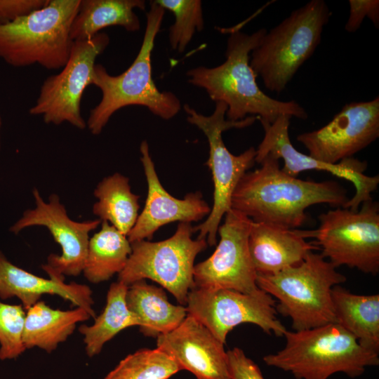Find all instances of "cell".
Returning a JSON list of instances; mask_svg holds the SVG:
<instances>
[{
    "mask_svg": "<svg viewBox=\"0 0 379 379\" xmlns=\"http://www.w3.org/2000/svg\"><path fill=\"white\" fill-rule=\"evenodd\" d=\"M260 167L246 172L232 197L231 207L261 222L295 230L306 219L305 210L327 204L343 208L349 200L346 190L333 180H303L284 172L279 160L265 156Z\"/></svg>",
    "mask_w": 379,
    "mask_h": 379,
    "instance_id": "obj_1",
    "label": "cell"
},
{
    "mask_svg": "<svg viewBox=\"0 0 379 379\" xmlns=\"http://www.w3.org/2000/svg\"><path fill=\"white\" fill-rule=\"evenodd\" d=\"M265 28L251 34L234 29L227 39L225 61L214 67L199 66L187 72L188 82L204 88L210 98L227 106V119L239 121L248 116L272 123L279 116L307 119L305 109L294 100L274 99L260 90L250 66V53L261 43Z\"/></svg>",
    "mask_w": 379,
    "mask_h": 379,
    "instance_id": "obj_2",
    "label": "cell"
},
{
    "mask_svg": "<svg viewBox=\"0 0 379 379\" xmlns=\"http://www.w3.org/2000/svg\"><path fill=\"white\" fill-rule=\"evenodd\" d=\"M165 10L154 1L146 14L145 31L140 51L131 66L119 75H111L101 64H95L91 85L102 93L100 101L90 110L86 128L93 135L102 131L112 116L130 105L146 107L153 114L168 120L181 109L172 92L159 91L152 74L151 55Z\"/></svg>",
    "mask_w": 379,
    "mask_h": 379,
    "instance_id": "obj_3",
    "label": "cell"
},
{
    "mask_svg": "<svg viewBox=\"0 0 379 379\" xmlns=\"http://www.w3.org/2000/svg\"><path fill=\"white\" fill-rule=\"evenodd\" d=\"M282 350L263 361L296 379H328L335 373L360 376L366 367L378 366V353L362 347L338 323L298 331H286Z\"/></svg>",
    "mask_w": 379,
    "mask_h": 379,
    "instance_id": "obj_4",
    "label": "cell"
},
{
    "mask_svg": "<svg viewBox=\"0 0 379 379\" xmlns=\"http://www.w3.org/2000/svg\"><path fill=\"white\" fill-rule=\"evenodd\" d=\"M346 281L321 254L309 253L298 265L272 274H257L259 288L277 299V312L290 317L295 331L337 323L333 286Z\"/></svg>",
    "mask_w": 379,
    "mask_h": 379,
    "instance_id": "obj_5",
    "label": "cell"
},
{
    "mask_svg": "<svg viewBox=\"0 0 379 379\" xmlns=\"http://www.w3.org/2000/svg\"><path fill=\"white\" fill-rule=\"evenodd\" d=\"M331 15L324 1L312 0L267 31L249 64L267 90L280 93L286 88L314 53Z\"/></svg>",
    "mask_w": 379,
    "mask_h": 379,
    "instance_id": "obj_6",
    "label": "cell"
},
{
    "mask_svg": "<svg viewBox=\"0 0 379 379\" xmlns=\"http://www.w3.org/2000/svg\"><path fill=\"white\" fill-rule=\"evenodd\" d=\"M80 1L48 0L42 8L0 25V58L15 67L62 69L70 54V27Z\"/></svg>",
    "mask_w": 379,
    "mask_h": 379,
    "instance_id": "obj_7",
    "label": "cell"
},
{
    "mask_svg": "<svg viewBox=\"0 0 379 379\" xmlns=\"http://www.w3.org/2000/svg\"><path fill=\"white\" fill-rule=\"evenodd\" d=\"M187 121L198 127L207 138L209 157L206 164L209 168L213 182V204L206 220L193 227L199 232L197 239H205L212 246L217 244L218 230L225 215L232 208L233 192L242 176L255 162L256 149L248 148L239 155L232 154L222 138V132L231 128H242L251 126L258 118L248 116L239 121L225 119L227 106L215 102L212 114L198 113L189 105H184Z\"/></svg>",
    "mask_w": 379,
    "mask_h": 379,
    "instance_id": "obj_8",
    "label": "cell"
},
{
    "mask_svg": "<svg viewBox=\"0 0 379 379\" xmlns=\"http://www.w3.org/2000/svg\"><path fill=\"white\" fill-rule=\"evenodd\" d=\"M191 223L181 222L169 238L156 242L131 243V253L118 281L129 286L149 279L169 291L181 305L194 287L193 272L197 255L207 247L205 239H193Z\"/></svg>",
    "mask_w": 379,
    "mask_h": 379,
    "instance_id": "obj_9",
    "label": "cell"
},
{
    "mask_svg": "<svg viewBox=\"0 0 379 379\" xmlns=\"http://www.w3.org/2000/svg\"><path fill=\"white\" fill-rule=\"evenodd\" d=\"M315 230H300L335 267L346 265L366 274L379 272V206L373 199L357 211L338 207L321 213Z\"/></svg>",
    "mask_w": 379,
    "mask_h": 379,
    "instance_id": "obj_10",
    "label": "cell"
},
{
    "mask_svg": "<svg viewBox=\"0 0 379 379\" xmlns=\"http://www.w3.org/2000/svg\"><path fill=\"white\" fill-rule=\"evenodd\" d=\"M109 44V36L105 32L89 39L74 41L66 64L59 73L44 81L29 114L41 116L47 124L67 122L77 128H86V121L81 112L82 96L92 84L97 58Z\"/></svg>",
    "mask_w": 379,
    "mask_h": 379,
    "instance_id": "obj_11",
    "label": "cell"
},
{
    "mask_svg": "<svg viewBox=\"0 0 379 379\" xmlns=\"http://www.w3.org/2000/svg\"><path fill=\"white\" fill-rule=\"evenodd\" d=\"M186 310L225 344L229 332L251 323L264 332L284 336L286 329L277 317L275 300L260 288L250 293L226 288L194 287L187 295Z\"/></svg>",
    "mask_w": 379,
    "mask_h": 379,
    "instance_id": "obj_12",
    "label": "cell"
},
{
    "mask_svg": "<svg viewBox=\"0 0 379 379\" xmlns=\"http://www.w3.org/2000/svg\"><path fill=\"white\" fill-rule=\"evenodd\" d=\"M34 207L25 210L9 228L15 234L32 227L46 228L61 248V254L51 253L42 270L49 278L64 281L65 276L82 273L87 254L90 233L101 224L99 219L75 221L67 214L59 196L52 194L46 201L38 189L32 191Z\"/></svg>",
    "mask_w": 379,
    "mask_h": 379,
    "instance_id": "obj_13",
    "label": "cell"
},
{
    "mask_svg": "<svg viewBox=\"0 0 379 379\" xmlns=\"http://www.w3.org/2000/svg\"><path fill=\"white\" fill-rule=\"evenodd\" d=\"M224 217V222L218 227L220 241L215 251L194 267V287L254 292L258 288L257 273L248 244L253 220L232 208Z\"/></svg>",
    "mask_w": 379,
    "mask_h": 379,
    "instance_id": "obj_14",
    "label": "cell"
},
{
    "mask_svg": "<svg viewBox=\"0 0 379 379\" xmlns=\"http://www.w3.org/2000/svg\"><path fill=\"white\" fill-rule=\"evenodd\" d=\"M291 118L290 116L282 114L272 123L258 119L264 130V136L256 149L255 162L260 164L269 154L279 160L283 159L281 170L293 177H298L302 171L317 170L329 172L350 181L354 186L355 194L343 208L352 211H357L361 204L372 200L371 193L378 188L379 177L364 173L367 168L366 162L352 157L332 164L301 153L290 140L288 128Z\"/></svg>",
    "mask_w": 379,
    "mask_h": 379,
    "instance_id": "obj_15",
    "label": "cell"
},
{
    "mask_svg": "<svg viewBox=\"0 0 379 379\" xmlns=\"http://www.w3.org/2000/svg\"><path fill=\"white\" fill-rule=\"evenodd\" d=\"M379 137V98L353 102L323 127L299 134L296 140L315 159L338 164L371 145Z\"/></svg>",
    "mask_w": 379,
    "mask_h": 379,
    "instance_id": "obj_16",
    "label": "cell"
},
{
    "mask_svg": "<svg viewBox=\"0 0 379 379\" xmlns=\"http://www.w3.org/2000/svg\"><path fill=\"white\" fill-rule=\"evenodd\" d=\"M140 160L147 182L145 206L127 237L130 243L150 240L161 227L171 222H197L208 216L211 208L200 192H191L180 199L171 195L159 181L151 157L149 145H140Z\"/></svg>",
    "mask_w": 379,
    "mask_h": 379,
    "instance_id": "obj_17",
    "label": "cell"
},
{
    "mask_svg": "<svg viewBox=\"0 0 379 379\" xmlns=\"http://www.w3.org/2000/svg\"><path fill=\"white\" fill-rule=\"evenodd\" d=\"M157 347L197 379H231L224 344L190 314L175 329L159 335Z\"/></svg>",
    "mask_w": 379,
    "mask_h": 379,
    "instance_id": "obj_18",
    "label": "cell"
},
{
    "mask_svg": "<svg viewBox=\"0 0 379 379\" xmlns=\"http://www.w3.org/2000/svg\"><path fill=\"white\" fill-rule=\"evenodd\" d=\"M44 294L58 295L69 301L72 306L85 309L92 318L96 317L93 308V292L89 286L39 277L13 264L0 251V298L16 297L27 310Z\"/></svg>",
    "mask_w": 379,
    "mask_h": 379,
    "instance_id": "obj_19",
    "label": "cell"
},
{
    "mask_svg": "<svg viewBox=\"0 0 379 379\" xmlns=\"http://www.w3.org/2000/svg\"><path fill=\"white\" fill-rule=\"evenodd\" d=\"M248 250L257 274H272L301 262L313 250L300 230L252 221Z\"/></svg>",
    "mask_w": 379,
    "mask_h": 379,
    "instance_id": "obj_20",
    "label": "cell"
},
{
    "mask_svg": "<svg viewBox=\"0 0 379 379\" xmlns=\"http://www.w3.org/2000/svg\"><path fill=\"white\" fill-rule=\"evenodd\" d=\"M90 318V313L82 307L61 310L39 300L26 310L23 345L26 350L39 347L51 353L74 333L78 323Z\"/></svg>",
    "mask_w": 379,
    "mask_h": 379,
    "instance_id": "obj_21",
    "label": "cell"
},
{
    "mask_svg": "<svg viewBox=\"0 0 379 379\" xmlns=\"http://www.w3.org/2000/svg\"><path fill=\"white\" fill-rule=\"evenodd\" d=\"M126 301L138 319L140 331L147 337L157 338L175 329L187 315L185 307L171 304L162 288L145 280L128 287Z\"/></svg>",
    "mask_w": 379,
    "mask_h": 379,
    "instance_id": "obj_22",
    "label": "cell"
},
{
    "mask_svg": "<svg viewBox=\"0 0 379 379\" xmlns=\"http://www.w3.org/2000/svg\"><path fill=\"white\" fill-rule=\"evenodd\" d=\"M145 6L143 0H81L71 25V39L73 41L89 39L112 26L137 32L140 22L134 9L145 10Z\"/></svg>",
    "mask_w": 379,
    "mask_h": 379,
    "instance_id": "obj_23",
    "label": "cell"
},
{
    "mask_svg": "<svg viewBox=\"0 0 379 379\" xmlns=\"http://www.w3.org/2000/svg\"><path fill=\"white\" fill-rule=\"evenodd\" d=\"M331 298L337 323L362 347L378 353L379 295H357L336 285Z\"/></svg>",
    "mask_w": 379,
    "mask_h": 379,
    "instance_id": "obj_24",
    "label": "cell"
},
{
    "mask_svg": "<svg viewBox=\"0 0 379 379\" xmlns=\"http://www.w3.org/2000/svg\"><path fill=\"white\" fill-rule=\"evenodd\" d=\"M93 213L128 236L139 215L140 196L132 192L128 177L119 173L104 178L96 185Z\"/></svg>",
    "mask_w": 379,
    "mask_h": 379,
    "instance_id": "obj_25",
    "label": "cell"
},
{
    "mask_svg": "<svg viewBox=\"0 0 379 379\" xmlns=\"http://www.w3.org/2000/svg\"><path fill=\"white\" fill-rule=\"evenodd\" d=\"M131 253L126 235L107 222L90 237L82 273L91 283L106 281L125 267Z\"/></svg>",
    "mask_w": 379,
    "mask_h": 379,
    "instance_id": "obj_26",
    "label": "cell"
},
{
    "mask_svg": "<svg viewBox=\"0 0 379 379\" xmlns=\"http://www.w3.org/2000/svg\"><path fill=\"white\" fill-rule=\"evenodd\" d=\"M127 286L117 281L107 291L106 305L102 312L95 317L94 323L82 324L79 331L84 335L85 350L88 357L100 353L104 345L122 330L139 325L136 316L127 307L126 295Z\"/></svg>",
    "mask_w": 379,
    "mask_h": 379,
    "instance_id": "obj_27",
    "label": "cell"
},
{
    "mask_svg": "<svg viewBox=\"0 0 379 379\" xmlns=\"http://www.w3.org/2000/svg\"><path fill=\"white\" fill-rule=\"evenodd\" d=\"M181 371L176 362L158 349H141L121 360L104 379H168Z\"/></svg>",
    "mask_w": 379,
    "mask_h": 379,
    "instance_id": "obj_28",
    "label": "cell"
},
{
    "mask_svg": "<svg viewBox=\"0 0 379 379\" xmlns=\"http://www.w3.org/2000/svg\"><path fill=\"white\" fill-rule=\"evenodd\" d=\"M164 10L172 12L175 22L169 28V43L173 50L182 53L195 32L204 28L200 0H154Z\"/></svg>",
    "mask_w": 379,
    "mask_h": 379,
    "instance_id": "obj_29",
    "label": "cell"
},
{
    "mask_svg": "<svg viewBox=\"0 0 379 379\" xmlns=\"http://www.w3.org/2000/svg\"><path fill=\"white\" fill-rule=\"evenodd\" d=\"M25 311L22 305L0 301V360L15 359L26 350L22 343Z\"/></svg>",
    "mask_w": 379,
    "mask_h": 379,
    "instance_id": "obj_30",
    "label": "cell"
},
{
    "mask_svg": "<svg viewBox=\"0 0 379 379\" xmlns=\"http://www.w3.org/2000/svg\"><path fill=\"white\" fill-rule=\"evenodd\" d=\"M350 15L345 25L349 33L355 32L365 17L368 18L375 28L379 27L378 0H349Z\"/></svg>",
    "mask_w": 379,
    "mask_h": 379,
    "instance_id": "obj_31",
    "label": "cell"
},
{
    "mask_svg": "<svg viewBox=\"0 0 379 379\" xmlns=\"http://www.w3.org/2000/svg\"><path fill=\"white\" fill-rule=\"evenodd\" d=\"M227 354L231 379H265L259 366L241 349L234 347Z\"/></svg>",
    "mask_w": 379,
    "mask_h": 379,
    "instance_id": "obj_32",
    "label": "cell"
},
{
    "mask_svg": "<svg viewBox=\"0 0 379 379\" xmlns=\"http://www.w3.org/2000/svg\"><path fill=\"white\" fill-rule=\"evenodd\" d=\"M48 0H0V25L44 6Z\"/></svg>",
    "mask_w": 379,
    "mask_h": 379,
    "instance_id": "obj_33",
    "label": "cell"
},
{
    "mask_svg": "<svg viewBox=\"0 0 379 379\" xmlns=\"http://www.w3.org/2000/svg\"><path fill=\"white\" fill-rule=\"evenodd\" d=\"M1 128H2V118L0 114V150H1Z\"/></svg>",
    "mask_w": 379,
    "mask_h": 379,
    "instance_id": "obj_34",
    "label": "cell"
}]
</instances>
